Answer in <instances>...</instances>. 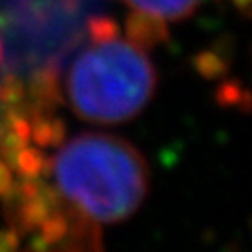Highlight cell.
Here are the masks:
<instances>
[{"mask_svg": "<svg viewBox=\"0 0 252 252\" xmlns=\"http://www.w3.org/2000/svg\"><path fill=\"white\" fill-rule=\"evenodd\" d=\"M86 28H88V34H90L94 44H101V42H109V40L119 38V26L109 16H92V18H88Z\"/></svg>", "mask_w": 252, "mask_h": 252, "instance_id": "13", "label": "cell"}, {"mask_svg": "<svg viewBox=\"0 0 252 252\" xmlns=\"http://www.w3.org/2000/svg\"><path fill=\"white\" fill-rule=\"evenodd\" d=\"M66 88L78 117L115 125L133 119L151 101L157 72L143 50L115 38L94 44L76 58Z\"/></svg>", "mask_w": 252, "mask_h": 252, "instance_id": "2", "label": "cell"}, {"mask_svg": "<svg viewBox=\"0 0 252 252\" xmlns=\"http://www.w3.org/2000/svg\"><path fill=\"white\" fill-rule=\"evenodd\" d=\"M0 133H2V127H0Z\"/></svg>", "mask_w": 252, "mask_h": 252, "instance_id": "19", "label": "cell"}, {"mask_svg": "<svg viewBox=\"0 0 252 252\" xmlns=\"http://www.w3.org/2000/svg\"><path fill=\"white\" fill-rule=\"evenodd\" d=\"M52 157L62 199L97 222L129 219L149 191V165L129 143L109 133H82Z\"/></svg>", "mask_w": 252, "mask_h": 252, "instance_id": "1", "label": "cell"}, {"mask_svg": "<svg viewBox=\"0 0 252 252\" xmlns=\"http://www.w3.org/2000/svg\"><path fill=\"white\" fill-rule=\"evenodd\" d=\"M125 36L129 44L147 52L169 42V26L165 18L133 8L125 18Z\"/></svg>", "mask_w": 252, "mask_h": 252, "instance_id": "6", "label": "cell"}, {"mask_svg": "<svg viewBox=\"0 0 252 252\" xmlns=\"http://www.w3.org/2000/svg\"><path fill=\"white\" fill-rule=\"evenodd\" d=\"M18 246H20V236L12 228L0 230V252H10L16 250Z\"/></svg>", "mask_w": 252, "mask_h": 252, "instance_id": "15", "label": "cell"}, {"mask_svg": "<svg viewBox=\"0 0 252 252\" xmlns=\"http://www.w3.org/2000/svg\"><path fill=\"white\" fill-rule=\"evenodd\" d=\"M215 101L220 107H238L242 113L250 111V92L238 80H222L215 92Z\"/></svg>", "mask_w": 252, "mask_h": 252, "instance_id": "11", "label": "cell"}, {"mask_svg": "<svg viewBox=\"0 0 252 252\" xmlns=\"http://www.w3.org/2000/svg\"><path fill=\"white\" fill-rule=\"evenodd\" d=\"M14 177H12V169L6 165V161L0 157V197H2L8 189L12 187Z\"/></svg>", "mask_w": 252, "mask_h": 252, "instance_id": "16", "label": "cell"}, {"mask_svg": "<svg viewBox=\"0 0 252 252\" xmlns=\"http://www.w3.org/2000/svg\"><path fill=\"white\" fill-rule=\"evenodd\" d=\"M4 62V46H2V36H0V66Z\"/></svg>", "mask_w": 252, "mask_h": 252, "instance_id": "18", "label": "cell"}, {"mask_svg": "<svg viewBox=\"0 0 252 252\" xmlns=\"http://www.w3.org/2000/svg\"><path fill=\"white\" fill-rule=\"evenodd\" d=\"M64 103L60 86V70L58 66H42L28 80V101L26 111L30 113H46L52 115Z\"/></svg>", "mask_w": 252, "mask_h": 252, "instance_id": "4", "label": "cell"}, {"mask_svg": "<svg viewBox=\"0 0 252 252\" xmlns=\"http://www.w3.org/2000/svg\"><path fill=\"white\" fill-rule=\"evenodd\" d=\"M62 211L68 220V232L58 244L60 250H103L101 228L95 219L64 199H62Z\"/></svg>", "mask_w": 252, "mask_h": 252, "instance_id": "5", "label": "cell"}, {"mask_svg": "<svg viewBox=\"0 0 252 252\" xmlns=\"http://www.w3.org/2000/svg\"><path fill=\"white\" fill-rule=\"evenodd\" d=\"M8 226L22 238L34 232L44 219L60 209L62 195L56 187L36 179H20L2 195Z\"/></svg>", "mask_w": 252, "mask_h": 252, "instance_id": "3", "label": "cell"}, {"mask_svg": "<svg viewBox=\"0 0 252 252\" xmlns=\"http://www.w3.org/2000/svg\"><path fill=\"white\" fill-rule=\"evenodd\" d=\"M14 173H18L22 179H36L40 175L50 177L52 175V157H46L38 147H24L12 165Z\"/></svg>", "mask_w": 252, "mask_h": 252, "instance_id": "10", "label": "cell"}, {"mask_svg": "<svg viewBox=\"0 0 252 252\" xmlns=\"http://www.w3.org/2000/svg\"><path fill=\"white\" fill-rule=\"evenodd\" d=\"M193 68L205 80H222L230 68V48L203 50L193 56Z\"/></svg>", "mask_w": 252, "mask_h": 252, "instance_id": "9", "label": "cell"}, {"mask_svg": "<svg viewBox=\"0 0 252 252\" xmlns=\"http://www.w3.org/2000/svg\"><path fill=\"white\" fill-rule=\"evenodd\" d=\"M36 230H40L38 236L48 244V248L50 246H58L62 240H64V236L68 232V220H66L64 211H62V205H60V209L50 213Z\"/></svg>", "mask_w": 252, "mask_h": 252, "instance_id": "12", "label": "cell"}, {"mask_svg": "<svg viewBox=\"0 0 252 252\" xmlns=\"http://www.w3.org/2000/svg\"><path fill=\"white\" fill-rule=\"evenodd\" d=\"M230 2L234 4V8H236L244 18L250 16V4H252V0H230Z\"/></svg>", "mask_w": 252, "mask_h": 252, "instance_id": "17", "label": "cell"}, {"mask_svg": "<svg viewBox=\"0 0 252 252\" xmlns=\"http://www.w3.org/2000/svg\"><path fill=\"white\" fill-rule=\"evenodd\" d=\"M137 10L157 14L165 20H185L191 16L203 0H123Z\"/></svg>", "mask_w": 252, "mask_h": 252, "instance_id": "8", "label": "cell"}, {"mask_svg": "<svg viewBox=\"0 0 252 252\" xmlns=\"http://www.w3.org/2000/svg\"><path fill=\"white\" fill-rule=\"evenodd\" d=\"M26 97V84L12 74H6L0 80V105H14L24 101Z\"/></svg>", "mask_w": 252, "mask_h": 252, "instance_id": "14", "label": "cell"}, {"mask_svg": "<svg viewBox=\"0 0 252 252\" xmlns=\"http://www.w3.org/2000/svg\"><path fill=\"white\" fill-rule=\"evenodd\" d=\"M30 139L38 147H60L66 141V123L46 113H30Z\"/></svg>", "mask_w": 252, "mask_h": 252, "instance_id": "7", "label": "cell"}]
</instances>
